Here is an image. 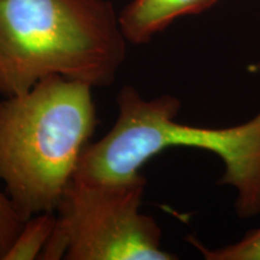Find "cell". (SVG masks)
<instances>
[{"mask_svg": "<svg viewBox=\"0 0 260 260\" xmlns=\"http://www.w3.org/2000/svg\"><path fill=\"white\" fill-rule=\"evenodd\" d=\"M260 70V64L253 67ZM118 117L107 134L88 144L73 178L94 183H119L141 175L155 154L171 147L212 152L224 162L220 184L236 189L241 218L260 212V112L230 128H203L178 123L181 102L172 95L145 99L133 86L117 95Z\"/></svg>", "mask_w": 260, "mask_h": 260, "instance_id": "cell-2", "label": "cell"}, {"mask_svg": "<svg viewBox=\"0 0 260 260\" xmlns=\"http://www.w3.org/2000/svg\"><path fill=\"white\" fill-rule=\"evenodd\" d=\"M126 39L109 0H0V95L61 76L113 83Z\"/></svg>", "mask_w": 260, "mask_h": 260, "instance_id": "cell-1", "label": "cell"}, {"mask_svg": "<svg viewBox=\"0 0 260 260\" xmlns=\"http://www.w3.org/2000/svg\"><path fill=\"white\" fill-rule=\"evenodd\" d=\"M218 0H133L118 15L126 41L146 44L182 16L198 15Z\"/></svg>", "mask_w": 260, "mask_h": 260, "instance_id": "cell-5", "label": "cell"}, {"mask_svg": "<svg viewBox=\"0 0 260 260\" xmlns=\"http://www.w3.org/2000/svg\"><path fill=\"white\" fill-rule=\"evenodd\" d=\"M92 88L50 76L0 102V181L25 220L57 211L95 128Z\"/></svg>", "mask_w": 260, "mask_h": 260, "instance_id": "cell-3", "label": "cell"}, {"mask_svg": "<svg viewBox=\"0 0 260 260\" xmlns=\"http://www.w3.org/2000/svg\"><path fill=\"white\" fill-rule=\"evenodd\" d=\"M56 225L53 212H42L25 220L3 260H32L40 258Z\"/></svg>", "mask_w": 260, "mask_h": 260, "instance_id": "cell-6", "label": "cell"}, {"mask_svg": "<svg viewBox=\"0 0 260 260\" xmlns=\"http://www.w3.org/2000/svg\"><path fill=\"white\" fill-rule=\"evenodd\" d=\"M146 178L94 183L71 178L57 207L42 260H174L161 230L140 206Z\"/></svg>", "mask_w": 260, "mask_h": 260, "instance_id": "cell-4", "label": "cell"}, {"mask_svg": "<svg viewBox=\"0 0 260 260\" xmlns=\"http://www.w3.org/2000/svg\"><path fill=\"white\" fill-rule=\"evenodd\" d=\"M188 241L207 260H260V228L247 233L239 242L216 249L206 248L194 237H188Z\"/></svg>", "mask_w": 260, "mask_h": 260, "instance_id": "cell-7", "label": "cell"}, {"mask_svg": "<svg viewBox=\"0 0 260 260\" xmlns=\"http://www.w3.org/2000/svg\"><path fill=\"white\" fill-rule=\"evenodd\" d=\"M24 222L9 195L0 190V260L4 259Z\"/></svg>", "mask_w": 260, "mask_h": 260, "instance_id": "cell-8", "label": "cell"}]
</instances>
